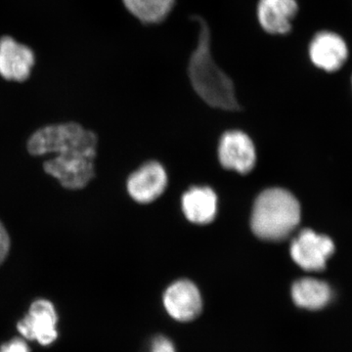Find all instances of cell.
<instances>
[{"mask_svg":"<svg viewBox=\"0 0 352 352\" xmlns=\"http://www.w3.org/2000/svg\"><path fill=\"white\" fill-rule=\"evenodd\" d=\"M349 55L346 39L333 31L316 32L308 45V56L311 63L328 73L342 69Z\"/></svg>","mask_w":352,"mask_h":352,"instance_id":"obj_5","label":"cell"},{"mask_svg":"<svg viewBox=\"0 0 352 352\" xmlns=\"http://www.w3.org/2000/svg\"><path fill=\"white\" fill-rule=\"evenodd\" d=\"M300 203L288 190H264L252 208V232L264 241L277 242L286 239L300 224Z\"/></svg>","mask_w":352,"mask_h":352,"instance_id":"obj_3","label":"cell"},{"mask_svg":"<svg viewBox=\"0 0 352 352\" xmlns=\"http://www.w3.org/2000/svg\"><path fill=\"white\" fill-rule=\"evenodd\" d=\"M0 352H30V349L24 340L15 339L0 347Z\"/></svg>","mask_w":352,"mask_h":352,"instance_id":"obj_16","label":"cell"},{"mask_svg":"<svg viewBox=\"0 0 352 352\" xmlns=\"http://www.w3.org/2000/svg\"><path fill=\"white\" fill-rule=\"evenodd\" d=\"M9 247H10V240H9L8 233L0 221V263L6 259Z\"/></svg>","mask_w":352,"mask_h":352,"instance_id":"obj_17","label":"cell"},{"mask_svg":"<svg viewBox=\"0 0 352 352\" xmlns=\"http://www.w3.org/2000/svg\"></svg>","mask_w":352,"mask_h":352,"instance_id":"obj_18","label":"cell"},{"mask_svg":"<svg viewBox=\"0 0 352 352\" xmlns=\"http://www.w3.org/2000/svg\"><path fill=\"white\" fill-rule=\"evenodd\" d=\"M127 12L144 25H157L170 15L175 0H122Z\"/></svg>","mask_w":352,"mask_h":352,"instance_id":"obj_14","label":"cell"},{"mask_svg":"<svg viewBox=\"0 0 352 352\" xmlns=\"http://www.w3.org/2000/svg\"><path fill=\"white\" fill-rule=\"evenodd\" d=\"M292 258L307 271H321L335 252V244L330 237L303 229L291 244Z\"/></svg>","mask_w":352,"mask_h":352,"instance_id":"obj_4","label":"cell"},{"mask_svg":"<svg viewBox=\"0 0 352 352\" xmlns=\"http://www.w3.org/2000/svg\"><path fill=\"white\" fill-rule=\"evenodd\" d=\"M164 305L175 320L188 322L198 317L203 308L200 291L189 280H179L164 292Z\"/></svg>","mask_w":352,"mask_h":352,"instance_id":"obj_9","label":"cell"},{"mask_svg":"<svg viewBox=\"0 0 352 352\" xmlns=\"http://www.w3.org/2000/svg\"><path fill=\"white\" fill-rule=\"evenodd\" d=\"M57 314L52 303L36 300L30 308L29 314L18 323V330L25 339L34 340L48 346L57 339Z\"/></svg>","mask_w":352,"mask_h":352,"instance_id":"obj_7","label":"cell"},{"mask_svg":"<svg viewBox=\"0 0 352 352\" xmlns=\"http://www.w3.org/2000/svg\"><path fill=\"white\" fill-rule=\"evenodd\" d=\"M97 143L94 131L68 122L38 129L30 138L28 149L32 155L56 153L54 159L44 163V170L65 188L82 189L94 177Z\"/></svg>","mask_w":352,"mask_h":352,"instance_id":"obj_1","label":"cell"},{"mask_svg":"<svg viewBox=\"0 0 352 352\" xmlns=\"http://www.w3.org/2000/svg\"><path fill=\"white\" fill-rule=\"evenodd\" d=\"M198 24V39L188 62L190 82L196 94L212 107L240 111L232 78L215 62L212 50V32L205 18L193 15Z\"/></svg>","mask_w":352,"mask_h":352,"instance_id":"obj_2","label":"cell"},{"mask_svg":"<svg viewBox=\"0 0 352 352\" xmlns=\"http://www.w3.org/2000/svg\"><path fill=\"white\" fill-rule=\"evenodd\" d=\"M256 19L266 34L286 36L293 30L300 6L298 0H258Z\"/></svg>","mask_w":352,"mask_h":352,"instance_id":"obj_8","label":"cell"},{"mask_svg":"<svg viewBox=\"0 0 352 352\" xmlns=\"http://www.w3.org/2000/svg\"><path fill=\"white\" fill-rule=\"evenodd\" d=\"M148 352H176L173 342L164 336H157L151 340Z\"/></svg>","mask_w":352,"mask_h":352,"instance_id":"obj_15","label":"cell"},{"mask_svg":"<svg viewBox=\"0 0 352 352\" xmlns=\"http://www.w3.org/2000/svg\"><path fill=\"white\" fill-rule=\"evenodd\" d=\"M219 159L221 166L227 170L247 175L256 166V148L245 132L227 131L220 138Z\"/></svg>","mask_w":352,"mask_h":352,"instance_id":"obj_6","label":"cell"},{"mask_svg":"<svg viewBox=\"0 0 352 352\" xmlns=\"http://www.w3.org/2000/svg\"><path fill=\"white\" fill-rule=\"evenodd\" d=\"M292 298L298 307L308 310H318L331 302L332 289L321 280L303 278L298 280L292 287Z\"/></svg>","mask_w":352,"mask_h":352,"instance_id":"obj_13","label":"cell"},{"mask_svg":"<svg viewBox=\"0 0 352 352\" xmlns=\"http://www.w3.org/2000/svg\"><path fill=\"white\" fill-rule=\"evenodd\" d=\"M168 175L161 164L149 162L134 171L127 180V191L138 203L149 204L166 190Z\"/></svg>","mask_w":352,"mask_h":352,"instance_id":"obj_10","label":"cell"},{"mask_svg":"<svg viewBox=\"0 0 352 352\" xmlns=\"http://www.w3.org/2000/svg\"><path fill=\"white\" fill-rule=\"evenodd\" d=\"M34 64L31 48L10 36L0 38V75L4 78L23 82L31 75Z\"/></svg>","mask_w":352,"mask_h":352,"instance_id":"obj_11","label":"cell"},{"mask_svg":"<svg viewBox=\"0 0 352 352\" xmlns=\"http://www.w3.org/2000/svg\"><path fill=\"white\" fill-rule=\"evenodd\" d=\"M217 194L212 188L195 186L182 196V210L189 221L196 224H208L217 214Z\"/></svg>","mask_w":352,"mask_h":352,"instance_id":"obj_12","label":"cell"}]
</instances>
